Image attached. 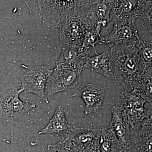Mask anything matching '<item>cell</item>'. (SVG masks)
<instances>
[{"label":"cell","instance_id":"cell-13","mask_svg":"<svg viewBox=\"0 0 152 152\" xmlns=\"http://www.w3.org/2000/svg\"><path fill=\"white\" fill-rule=\"evenodd\" d=\"M111 113L112 119L108 129L127 149H130L132 134L125 110L121 106H113L111 108Z\"/></svg>","mask_w":152,"mask_h":152},{"label":"cell","instance_id":"cell-24","mask_svg":"<svg viewBox=\"0 0 152 152\" xmlns=\"http://www.w3.org/2000/svg\"><path fill=\"white\" fill-rule=\"evenodd\" d=\"M86 152H95L94 151H87Z\"/></svg>","mask_w":152,"mask_h":152},{"label":"cell","instance_id":"cell-22","mask_svg":"<svg viewBox=\"0 0 152 152\" xmlns=\"http://www.w3.org/2000/svg\"><path fill=\"white\" fill-rule=\"evenodd\" d=\"M140 54L146 69L152 67V41L146 42L142 40L140 45Z\"/></svg>","mask_w":152,"mask_h":152},{"label":"cell","instance_id":"cell-7","mask_svg":"<svg viewBox=\"0 0 152 152\" xmlns=\"http://www.w3.org/2000/svg\"><path fill=\"white\" fill-rule=\"evenodd\" d=\"M101 136L102 129L72 128L63 139L69 142L78 152H98Z\"/></svg>","mask_w":152,"mask_h":152},{"label":"cell","instance_id":"cell-23","mask_svg":"<svg viewBox=\"0 0 152 152\" xmlns=\"http://www.w3.org/2000/svg\"><path fill=\"white\" fill-rule=\"evenodd\" d=\"M47 152H78L67 141L61 140L57 143L48 146Z\"/></svg>","mask_w":152,"mask_h":152},{"label":"cell","instance_id":"cell-2","mask_svg":"<svg viewBox=\"0 0 152 152\" xmlns=\"http://www.w3.org/2000/svg\"><path fill=\"white\" fill-rule=\"evenodd\" d=\"M89 1V0H88ZM88 1H23L30 13L48 27L59 28L70 14L80 10Z\"/></svg>","mask_w":152,"mask_h":152},{"label":"cell","instance_id":"cell-12","mask_svg":"<svg viewBox=\"0 0 152 152\" xmlns=\"http://www.w3.org/2000/svg\"><path fill=\"white\" fill-rule=\"evenodd\" d=\"M90 48L80 47H63L56 67L74 71H83L89 55Z\"/></svg>","mask_w":152,"mask_h":152},{"label":"cell","instance_id":"cell-11","mask_svg":"<svg viewBox=\"0 0 152 152\" xmlns=\"http://www.w3.org/2000/svg\"><path fill=\"white\" fill-rule=\"evenodd\" d=\"M142 40L135 26L117 24L107 35L101 38L99 45H107L111 48L117 46H129L138 45Z\"/></svg>","mask_w":152,"mask_h":152},{"label":"cell","instance_id":"cell-4","mask_svg":"<svg viewBox=\"0 0 152 152\" xmlns=\"http://www.w3.org/2000/svg\"><path fill=\"white\" fill-rule=\"evenodd\" d=\"M81 71H74L56 67L47 80L45 94L49 98L58 93L76 91L82 85Z\"/></svg>","mask_w":152,"mask_h":152},{"label":"cell","instance_id":"cell-9","mask_svg":"<svg viewBox=\"0 0 152 152\" xmlns=\"http://www.w3.org/2000/svg\"><path fill=\"white\" fill-rule=\"evenodd\" d=\"M52 72L53 70L44 66L33 68L21 76V88L23 92L37 95L49 103L48 99L45 94V89L48 79Z\"/></svg>","mask_w":152,"mask_h":152},{"label":"cell","instance_id":"cell-16","mask_svg":"<svg viewBox=\"0 0 152 152\" xmlns=\"http://www.w3.org/2000/svg\"><path fill=\"white\" fill-rule=\"evenodd\" d=\"M84 67L113 80V61L110 51L88 57Z\"/></svg>","mask_w":152,"mask_h":152},{"label":"cell","instance_id":"cell-10","mask_svg":"<svg viewBox=\"0 0 152 152\" xmlns=\"http://www.w3.org/2000/svg\"><path fill=\"white\" fill-rule=\"evenodd\" d=\"M142 1H111L110 23L125 24L135 26L139 18Z\"/></svg>","mask_w":152,"mask_h":152},{"label":"cell","instance_id":"cell-14","mask_svg":"<svg viewBox=\"0 0 152 152\" xmlns=\"http://www.w3.org/2000/svg\"><path fill=\"white\" fill-rule=\"evenodd\" d=\"M76 96L82 98L85 104L86 115L98 113L100 110L105 96V91L99 85L88 84L75 91Z\"/></svg>","mask_w":152,"mask_h":152},{"label":"cell","instance_id":"cell-15","mask_svg":"<svg viewBox=\"0 0 152 152\" xmlns=\"http://www.w3.org/2000/svg\"><path fill=\"white\" fill-rule=\"evenodd\" d=\"M66 119L62 106L59 105L47 126L39 132V134H49L56 137L64 139L72 128Z\"/></svg>","mask_w":152,"mask_h":152},{"label":"cell","instance_id":"cell-19","mask_svg":"<svg viewBox=\"0 0 152 152\" xmlns=\"http://www.w3.org/2000/svg\"><path fill=\"white\" fill-rule=\"evenodd\" d=\"M152 67L149 68L144 72L137 80L131 87L135 89L152 106Z\"/></svg>","mask_w":152,"mask_h":152},{"label":"cell","instance_id":"cell-1","mask_svg":"<svg viewBox=\"0 0 152 152\" xmlns=\"http://www.w3.org/2000/svg\"><path fill=\"white\" fill-rule=\"evenodd\" d=\"M140 43L136 45L110 48L113 80L116 84L128 86L131 88L148 69L145 67L141 57Z\"/></svg>","mask_w":152,"mask_h":152},{"label":"cell","instance_id":"cell-8","mask_svg":"<svg viewBox=\"0 0 152 152\" xmlns=\"http://www.w3.org/2000/svg\"><path fill=\"white\" fill-rule=\"evenodd\" d=\"M110 1H90L82 7L80 15L86 28L101 26L105 27L110 23Z\"/></svg>","mask_w":152,"mask_h":152},{"label":"cell","instance_id":"cell-6","mask_svg":"<svg viewBox=\"0 0 152 152\" xmlns=\"http://www.w3.org/2000/svg\"><path fill=\"white\" fill-rule=\"evenodd\" d=\"M23 91L21 88H13L4 94H0V118H26L30 110L35 107L34 104L23 102L19 95Z\"/></svg>","mask_w":152,"mask_h":152},{"label":"cell","instance_id":"cell-17","mask_svg":"<svg viewBox=\"0 0 152 152\" xmlns=\"http://www.w3.org/2000/svg\"><path fill=\"white\" fill-rule=\"evenodd\" d=\"M152 118L145 121L141 127L131 136V142L137 152H152Z\"/></svg>","mask_w":152,"mask_h":152},{"label":"cell","instance_id":"cell-5","mask_svg":"<svg viewBox=\"0 0 152 152\" xmlns=\"http://www.w3.org/2000/svg\"><path fill=\"white\" fill-rule=\"evenodd\" d=\"M80 9L70 14L60 25V41L63 47L82 46L86 27L80 15Z\"/></svg>","mask_w":152,"mask_h":152},{"label":"cell","instance_id":"cell-3","mask_svg":"<svg viewBox=\"0 0 152 152\" xmlns=\"http://www.w3.org/2000/svg\"><path fill=\"white\" fill-rule=\"evenodd\" d=\"M120 96L121 106L125 110L130 128L133 129H138L146 120L152 118L151 110L144 107L146 101L136 90L123 91Z\"/></svg>","mask_w":152,"mask_h":152},{"label":"cell","instance_id":"cell-21","mask_svg":"<svg viewBox=\"0 0 152 152\" xmlns=\"http://www.w3.org/2000/svg\"><path fill=\"white\" fill-rule=\"evenodd\" d=\"M150 0L142 1L140 10L139 14V18L147 26L149 32L152 35V2Z\"/></svg>","mask_w":152,"mask_h":152},{"label":"cell","instance_id":"cell-18","mask_svg":"<svg viewBox=\"0 0 152 152\" xmlns=\"http://www.w3.org/2000/svg\"><path fill=\"white\" fill-rule=\"evenodd\" d=\"M128 150L108 128H102L100 145L98 152H126Z\"/></svg>","mask_w":152,"mask_h":152},{"label":"cell","instance_id":"cell-20","mask_svg":"<svg viewBox=\"0 0 152 152\" xmlns=\"http://www.w3.org/2000/svg\"><path fill=\"white\" fill-rule=\"evenodd\" d=\"M102 28L100 25L86 28L82 47L84 48H90V47H92L95 54H97L96 46L98 44L99 45L102 36L101 31Z\"/></svg>","mask_w":152,"mask_h":152}]
</instances>
